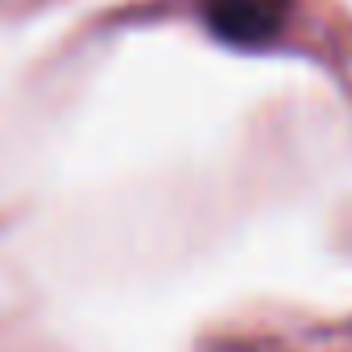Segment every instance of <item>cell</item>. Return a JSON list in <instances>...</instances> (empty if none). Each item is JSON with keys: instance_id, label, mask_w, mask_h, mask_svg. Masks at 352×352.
Masks as SVG:
<instances>
[{"instance_id": "obj_1", "label": "cell", "mask_w": 352, "mask_h": 352, "mask_svg": "<svg viewBox=\"0 0 352 352\" xmlns=\"http://www.w3.org/2000/svg\"><path fill=\"white\" fill-rule=\"evenodd\" d=\"M204 13L216 38L236 46H257L282 30L286 5L282 0H204Z\"/></svg>"}]
</instances>
